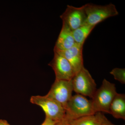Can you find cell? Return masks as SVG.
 Returning a JSON list of instances; mask_svg holds the SVG:
<instances>
[{
    "label": "cell",
    "instance_id": "obj_3",
    "mask_svg": "<svg viewBox=\"0 0 125 125\" xmlns=\"http://www.w3.org/2000/svg\"><path fill=\"white\" fill-rule=\"evenodd\" d=\"M84 6L87 16L86 23L94 27L106 19L118 14L115 6L111 3L103 6L87 4Z\"/></svg>",
    "mask_w": 125,
    "mask_h": 125
},
{
    "label": "cell",
    "instance_id": "obj_17",
    "mask_svg": "<svg viewBox=\"0 0 125 125\" xmlns=\"http://www.w3.org/2000/svg\"><path fill=\"white\" fill-rule=\"evenodd\" d=\"M102 125H115L111 123L106 118H105Z\"/></svg>",
    "mask_w": 125,
    "mask_h": 125
},
{
    "label": "cell",
    "instance_id": "obj_4",
    "mask_svg": "<svg viewBox=\"0 0 125 125\" xmlns=\"http://www.w3.org/2000/svg\"><path fill=\"white\" fill-rule=\"evenodd\" d=\"M30 102L39 106L45 112L46 117L58 122L64 118L65 110L62 104L46 95L32 96Z\"/></svg>",
    "mask_w": 125,
    "mask_h": 125
},
{
    "label": "cell",
    "instance_id": "obj_14",
    "mask_svg": "<svg viewBox=\"0 0 125 125\" xmlns=\"http://www.w3.org/2000/svg\"><path fill=\"white\" fill-rule=\"evenodd\" d=\"M110 73L112 75L114 79L122 84L125 83V68H115Z\"/></svg>",
    "mask_w": 125,
    "mask_h": 125
},
{
    "label": "cell",
    "instance_id": "obj_9",
    "mask_svg": "<svg viewBox=\"0 0 125 125\" xmlns=\"http://www.w3.org/2000/svg\"><path fill=\"white\" fill-rule=\"evenodd\" d=\"M83 47V45L75 43L67 50H60L54 48V51L64 57L70 62L76 74L84 67Z\"/></svg>",
    "mask_w": 125,
    "mask_h": 125
},
{
    "label": "cell",
    "instance_id": "obj_19",
    "mask_svg": "<svg viewBox=\"0 0 125 125\" xmlns=\"http://www.w3.org/2000/svg\"></svg>",
    "mask_w": 125,
    "mask_h": 125
},
{
    "label": "cell",
    "instance_id": "obj_5",
    "mask_svg": "<svg viewBox=\"0 0 125 125\" xmlns=\"http://www.w3.org/2000/svg\"><path fill=\"white\" fill-rule=\"evenodd\" d=\"M73 90L78 94L93 98L96 92V84L89 72L83 67L72 79Z\"/></svg>",
    "mask_w": 125,
    "mask_h": 125
},
{
    "label": "cell",
    "instance_id": "obj_16",
    "mask_svg": "<svg viewBox=\"0 0 125 125\" xmlns=\"http://www.w3.org/2000/svg\"><path fill=\"white\" fill-rule=\"evenodd\" d=\"M55 125H70L66 120L63 119L62 120L57 122Z\"/></svg>",
    "mask_w": 125,
    "mask_h": 125
},
{
    "label": "cell",
    "instance_id": "obj_2",
    "mask_svg": "<svg viewBox=\"0 0 125 125\" xmlns=\"http://www.w3.org/2000/svg\"><path fill=\"white\" fill-rule=\"evenodd\" d=\"M117 93L115 84L104 79L101 87L96 90L91 100L95 113L109 114V107Z\"/></svg>",
    "mask_w": 125,
    "mask_h": 125
},
{
    "label": "cell",
    "instance_id": "obj_15",
    "mask_svg": "<svg viewBox=\"0 0 125 125\" xmlns=\"http://www.w3.org/2000/svg\"><path fill=\"white\" fill-rule=\"evenodd\" d=\"M57 122L46 117L45 121L41 125H55Z\"/></svg>",
    "mask_w": 125,
    "mask_h": 125
},
{
    "label": "cell",
    "instance_id": "obj_8",
    "mask_svg": "<svg viewBox=\"0 0 125 125\" xmlns=\"http://www.w3.org/2000/svg\"><path fill=\"white\" fill-rule=\"evenodd\" d=\"M48 65L54 71L57 80H71L76 74L69 61L55 52L54 58Z\"/></svg>",
    "mask_w": 125,
    "mask_h": 125
},
{
    "label": "cell",
    "instance_id": "obj_11",
    "mask_svg": "<svg viewBox=\"0 0 125 125\" xmlns=\"http://www.w3.org/2000/svg\"><path fill=\"white\" fill-rule=\"evenodd\" d=\"M109 114L117 119L125 120V95L117 93L109 109Z\"/></svg>",
    "mask_w": 125,
    "mask_h": 125
},
{
    "label": "cell",
    "instance_id": "obj_1",
    "mask_svg": "<svg viewBox=\"0 0 125 125\" xmlns=\"http://www.w3.org/2000/svg\"><path fill=\"white\" fill-rule=\"evenodd\" d=\"M64 119L67 121L75 120L95 114L92 100L85 96L76 94L72 96L65 106Z\"/></svg>",
    "mask_w": 125,
    "mask_h": 125
},
{
    "label": "cell",
    "instance_id": "obj_18",
    "mask_svg": "<svg viewBox=\"0 0 125 125\" xmlns=\"http://www.w3.org/2000/svg\"><path fill=\"white\" fill-rule=\"evenodd\" d=\"M0 125H11L6 120L0 119Z\"/></svg>",
    "mask_w": 125,
    "mask_h": 125
},
{
    "label": "cell",
    "instance_id": "obj_12",
    "mask_svg": "<svg viewBox=\"0 0 125 125\" xmlns=\"http://www.w3.org/2000/svg\"><path fill=\"white\" fill-rule=\"evenodd\" d=\"M105 118L102 113L97 112L75 120L66 121L70 125H102Z\"/></svg>",
    "mask_w": 125,
    "mask_h": 125
},
{
    "label": "cell",
    "instance_id": "obj_13",
    "mask_svg": "<svg viewBox=\"0 0 125 125\" xmlns=\"http://www.w3.org/2000/svg\"><path fill=\"white\" fill-rule=\"evenodd\" d=\"M94 27L86 23L72 31V35L75 43L83 45L86 39Z\"/></svg>",
    "mask_w": 125,
    "mask_h": 125
},
{
    "label": "cell",
    "instance_id": "obj_6",
    "mask_svg": "<svg viewBox=\"0 0 125 125\" xmlns=\"http://www.w3.org/2000/svg\"><path fill=\"white\" fill-rule=\"evenodd\" d=\"M60 17L62 24L72 31L86 24L87 16L84 5L76 7L67 5L65 10Z\"/></svg>",
    "mask_w": 125,
    "mask_h": 125
},
{
    "label": "cell",
    "instance_id": "obj_7",
    "mask_svg": "<svg viewBox=\"0 0 125 125\" xmlns=\"http://www.w3.org/2000/svg\"><path fill=\"white\" fill-rule=\"evenodd\" d=\"M73 85L71 80H55L46 96L65 106L72 96Z\"/></svg>",
    "mask_w": 125,
    "mask_h": 125
},
{
    "label": "cell",
    "instance_id": "obj_10",
    "mask_svg": "<svg viewBox=\"0 0 125 125\" xmlns=\"http://www.w3.org/2000/svg\"><path fill=\"white\" fill-rule=\"evenodd\" d=\"M75 43L72 31L65 25L62 24L61 30L54 48L60 50H67L73 47Z\"/></svg>",
    "mask_w": 125,
    "mask_h": 125
}]
</instances>
